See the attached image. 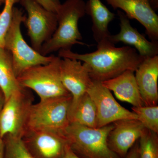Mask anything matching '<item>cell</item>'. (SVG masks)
I'll use <instances>...</instances> for the list:
<instances>
[{
    "label": "cell",
    "instance_id": "cell-2",
    "mask_svg": "<svg viewBox=\"0 0 158 158\" xmlns=\"http://www.w3.org/2000/svg\"><path fill=\"white\" fill-rule=\"evenodd\" d=\"M85 14L86 3L84 0H66L61 4L56 13V30L42 45L40 53L48 56L60 50H71L76 44L88 46L81 42L83 38L78 27L79 20Z\"/></svg>",
    "mask_w": 158,
    "mask_h": 158
},
{
    "label": "cell",
    "instance_id": "cell-29",
    "mask_svg": "<svg viewBox=\"0 0 158 158\" xmlns=\"http://www.w3.org/2000/svg\"><path fill=\"white\" fill-rule=\"evenodd\" d=\"M4 103H5V99H4V96L0 95V111L2 108Z\"/></svg>",
    "mask_w": 158,
    "mask_h": 158
},
{
    "label": "cell",
    "instance_id": "cell-1",
    "mask_svg": "<svg viewBox=\"0 0 158 158\" xmlns=\"http://www.w3.org/2000/svg\"><path fill=\"white\" fill-rule=\"evenodd\" d=\"M96 51L83 54L71 50H60L58 56L86 63L92 80L101 82L116 77L126 71H135L145 59L134 48L129 46L116 47L108 38L98 43Z\"/></svg>",
    "mask_w": 158,
    "mask_h": 158
},
{
    "label": "cell",
    "instance_id": "cell-23",
    "mask_svg": "<svg viewBox=\"0 0 158 158\" xmlns=\"http://www.w3.org/2000/svg\"><path fill=\"white\" fill-rule=\"evenodd\" d=\"M18 0H6L2 11L0 12V48H4L5 38L12 21L14 5Z\"/></svg>",
    "mask_w": 158,
    "mask_h": 158
},
{
    "label": "cell",
    "instance_id": "cell-26",
    "mask_svg": "<svg viewBox=\"0 0 158 158\" xmlns=\"http://www.w3.org/2000/svg\"><path fill=\"white\" fill-rule=\"evenodd\" d=\"M62 158H81L77 155L70 149L69 146L67 147L65 151V155Z\"/></svg>",
    "mask_w": 158,
    "mask_h": 158
},
{
    "label": "cell",
    "instance_id": "cell-5",
    "mask_svg": "<svg viewBox=\"0 0 158 158\" xmlns=\"http://www.w3.org/2000/svg\"><path fill=\"white\" fill-rule=\"evenodd\" d=\"M61 59L59 56H55L48 64L26 69L17 77L20 85L23 88L34 90L40 100L70 96L60 77Z\"/></svg>",
    "mask_w": 158,
    "mask_h": 158
},
{
    "label": "cell",
    "instance_id": "cell-9",
    "mask_svg": "<svg viewBox=\"0 0 158 158\" xmlns=\"http://www.w3.org/2000/svg\"><path fill=\"white\" fill-rule=\"evenodd\" d=\"M87 93L96 106L97 128L106 126L122 119H138L135 113L122 106L116 101L111 91L103 86L102 82L92 80Z\"/></svg>",
    "mask_w": 158,
    "mask_h": 158
},
{
    "label": "cell",
    "instance_id": "cell-17",
    "mask_svg": "<svg viewBox=\"0 0 158 158\" xmlns=\"http://www.w3.org/2000/svg\"><path fill=\"white\" fill-rule=\"evenodd\" d=\"M86 14L91 17L93 36L97 43L108 38L111 35L109 25L115 18V14L110 11L101 0H88L86 3Z\"/></svg>",
    "mask_w": 158,
    "mask_h": 158
},
{
    "label": "cell",
    "instance_id": "cell-3",
    "mask_svg": "<svg viewBox=\"0 0 158 158\" xmlns=\"http://www.w3.org/2000/svg\"><path fill=\"white\" fill-rule=\"evenodd\" d=\"M113 123L99 128L70 123L62 132L73 152L81 158H119L109 147Z\"/></svg>",
    "mask_w": 158,
    "mask_h": 158
},
{
    "label": "cell",
    "instance_id": "cell-10",
    "mask_svg": "<svg viewBox=\"0 0 158 158\" xmlns=\"http://www.w3.org/2000/svg\"><path fill=\"white\" fill-rule=\"evenodd\" d=\"M60 74L62 84L72 97L69 116L80 99L87 93L92 80L86 63L69 58H61Z\"/></svg>",
    "mask_w": 158,
    "mask_h": 158
},
{
    "label": "cell",
    "instance_id": "cell-16",
    "mask_svg": "<svg viewBox=\"0 0 158 158\" xmlns=\"http://www.w3.org/2000/svg\"><path fill=\"white\" fill-rule=\"evenodd\" d=\"M119 100L126 102L133 107L144 106L135 77V72L127 70L113 78L102 82Z\"/></svg>",
    "mask_w": 158,
    "mask_h": 158
},
{
    "label": "cell",
    "instance_id": "cell-24",
    "mask_svg": "<svg viewBox=\"0 0 158 158\" xmlns=\"http://www.w3.org/2000/svg\"><path fill=\"white\" fill-rule=\"evenodd\" d=\"M44 8L54 13H57L61 5L59 0H35Z\"/></svg>",
    "mask_w": 158,
    "mask_h": 158
},
{
    "label": "cell",
    "instance_id": "cell-32",
    "mask_svg": "<svg viewBox=\"0 0 158 158\" xmlns=\"http://www.w3.org/2000/svg\"><path fill=\"white\" fill-rule=\"evenodd\" d=\"M2 4H1V3H0V6H2Z\"/></svg>",
    "mask_w": 158,
    "mask_h": 158
},
{
    "label": "cell",
    "instance_id": "cell-19",
    "mask_svg": "<svg viewBox=\"0 0 158 158\" xmlns=\"http://www.w3.org/2000/svg\"><path fill=\"white\" fill-rule=\"evenodd\" d=\"M69 122L87 127L97 128V112L94 102L88 93L80 99L69 116Z\"/></svg>",
    "mask_w": 158,
    "mask_h": 158
},
{
    "label": "cell",
    "instance_id": "cell-31",
    "mask_svg": "<svg viewBox=\"0 0 158 158\" xmlns=\"http://www.w3.org/2000/svg\"><path fill=\"white\" fill-rule=\"evenodd\" d=\"M22 1V0H18V1H19V3L20 2H21V1Z\"/></svg>",
    "mask_w": 158,
    "mask_h": 158
},
{
    "label": "cell",
    "instance_id": "cell-27",
    "mask_svg": "<svg viewBox=\"0 0 158 158\" xmlns=\"http://www.w3.org/2000/svg\"><path fill=\"white\" fill-rule=\"evenodd\" d=\"M4 142L3 138L0 137V158H4Z\"/></svg>",
    "mask_w": 158,
    "mask_h": 158
},
{
    "label": "cell",
    "instance_id": "cell-21",
    "mask_svg": "<svg viewBox=\"0 0 158 158\" xmlns=\"http://www.w3.org/2000/svg\"><path fill=\"white\" fill-rule=\"evenodd\" d=\"M132 109L137 115L138 120L146 129L158 134L157 106L133 107Z\"/></svg>",
    "mask_w": 158,
    "mask_h": 158
},
{
    "label": "cell",
    "instance_id": "cell-6",
    "mask_svg": "<svg viewBox=\"0 0 158 158\" xmlns=\"http://www.w3.org/2000/svg\"><path fill=\"white\" fill-rule=\"evenodd\" d=\"M71 101L70 95L40 100L32 105L27 129L62 132L70 123L69 112Z\"/></svg>",
    "mask_w": 158,
    "mask_h": 158
},
{
    "label": "cell",
    "instance_id": "cell-15",
    "mask_svg": "<svg viewBox=\"0 0 158 158\" xmlns=\"http://www.w3.org/2000/svg\"><path fill=\"white\" fill-rule=\"evenodd\" d=\"M135 72L144 106H157L158 56L145 58Z\"/></svg>",
    "mask_w": 158,
    "mask_h": 158
},
{
    "label": "cell",
    "instance_id": "cell-20",
    "mask_svg": "<svg viewBox=\"0 0 158 158\" xmlns=\"http://www.w3.org/2000/svg\"><path fill=\"white\" fill-rule=\"evenodd\" d=\"M3 140L4 158H35L27 148L21 137L8 135Z\"/></svg>",
    "mask_w": 158,
    "mask_h": 158
},
{
    "label": "cell",
    "instance_id": "cell-11",
    "mask_svg": "<svg viewBox=\"0 0 158 158\" xmlns=\"http://www.w3.org/2000/svg\"><path fill=\"white\" fill-rule=\"evenodd\" d=\"M35 158H62L69 145L62 133L27 129L22 137Z\"/></svg>",
    "mask_w": 158,
    "mask_h": 158
},
{
    "label": "cell",
    "instance_id": "cell-30",
    "mask_svg": "<svg viewBox=\"0 0 158 158\" xmlns=\"http://www.w3.org/2000/svg\"><path fill=\"white\" fill-rule=\"evenodd\" d=\"M5 2H6V0H0V3L2 4H4Z\"/></svg>",
    "mask_w": 158,
    "mask_h": 158
},
{
    "label": "cell",
    "instance_id": "cell-8",
    "mask_svg": "<svg viewBox=\"0 0 158 158\" xmlns=\"http://www.w3.org/2000/svg\"><path fill=\"white\" fill-rule=\"evenodd\" d=\"M19 3L27 13L23 23L27 29L32 48L39 52L42 45L56 30V13L46 10L35 0H22Z\"/></svg>",
    "mask_w": 158,
    "mask_h": 158
},
{
    "label": "cell",
    "instance_id": "cell-7",
    "mask_svg": "<svg viewBox=\"0 0 158 158\" xmlns=\"http://www.w3.org/2000/svg\"><path fill=\"white\" fill-rule=\"evenodd\" d=\"M27 88L14 93L5 101L0 111V137L8 135L22 138L32 105V97Z\"/></svg>",
    "mask_w": 158,
    "mask_h": 158
},
{
    "label": "cell",
    "instance_id": "cell-22",
    "mask_svg": "<svg viewBox=\"0 0 158 158\" xmlns=\"http://www.w3.org/2000/svg\"><path fill=\"white\" fill-rule=\"evenodd\" d=\"M139 158H158V134L144 130L139 141Z\"/></svg>",
    "mask_w": 158,
    "mask_h": 158
},
{
    "label": "cell",
    "instance_id": "cell-4",
    "mask_svg": "<svg viewBox=\"0 0 158 158\" xmlns=\"http://www.w3.org/2000/svg\"><path fill=\"white\" fill-rule=\"evenodd\" d=\"M26 16L21 9L13 8L12 21L5 38L4 48L11 54L13 69L17 77L30 67L49 63L55 56L41 55L26 42L21 31V25Z\"/></svg>",
    "mask_w": 158,
    "mask_h": 158
},
{
    "label": "cell",
    "instance_id": "cell-12",
    "mask_svg": "<svg viewBox=\"0 0 158 158\" xmlns=\"http://www.w3.org/2000/svg\"><path fill=\"white\" fill-rule=\"evenodd\" d=\"M114 9L124 11L128 18L137 20L152 41H158V16L149 0H106Z\"/></svg>",
    "mask_w": 158,
    "mask_h": 158
},
{
    "label": "cell",
    "instance_id": "cell-13",
    "mask_svg": "<svg viewBox=\"0 0 158 158\" xmlns=\"http://www.w3.org/2000/svg\"><path fill=\"white\" fill-rule=\"evenodd\" d=\"M113 123L114 127L108 137V144L119 157H125L146 128L137 119H122Z\"/></svg>",
    "mask_w": 158,
    "mask_h": 158
},
{
    "label": "cell",
    "instance_id": "cell-14",
    "mask_svg": "<svg viewBox=\"0 0 158 158\" xmlns=\"http://www.w3.org/2000/svg\"><path fill=\"white\" fill-rule=\"evenodd\" d=\"M120 20V31L116 35H110L108 39L114 44L121 42L133 47L139 55L144 57L158 56V41H149L131 25L129 19L125 13L117 11Z\"/></svg>",
    "mask_w": 158,
    "mask_h": 158
},
{
    "label": "cell",
    "instance_id": "cell-28",
    "mask_svg": "<svg viewBox=\"0 0 158 158\" xmlns=\"http://www.w3.org/2000/svg\"><path fill=\"white\" fill-rule=\"evenodd\" d=\"M151 6L154 11L157 10L158 9V0H149Z\"/></svg>",
    "mask_w": 158,
    "mask_h": 158
},
{
    "label": "cell",
    "instance_id": "cell-18",
    "mask_svg": "<svg viewBox=\"0 0 158 158\" xmlns=\"http://www.w3.org/2000/svg\"><path fill=\"white\" fill-rule=\"evenodd\" d=\"M23 88L15 73L11 54L6 49L0 48V89L5 101Z\"/></svg>",
    "mask_w": 158,
    "mask_h": 158
},
{
    "label": "cell",
    "instance_id": "cell-25",
    "mask_svg": "<svg viewBox=\"0 0 158 158\" xmlns=\"http://www.w3.org/2000/svg\"><path fill=\"white\" fill-rule=\"evenodd\" d=\"M126 158H139V144L138 143L134 145L127 155Z\"/></svg>",
    "mask_w": 158,
    "mask_h": 158
}]
</instances>
